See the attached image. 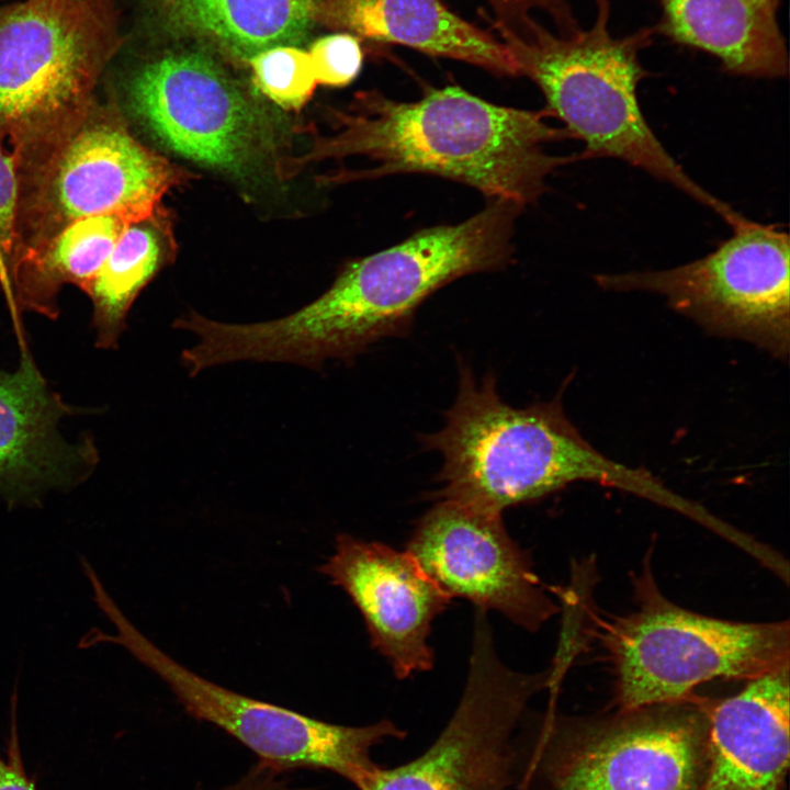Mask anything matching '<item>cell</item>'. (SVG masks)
I'll return each mask as SVG.
<instances>
[{
  "label": "cell",
  "mask_w": 790,
  "mask_h": 790,
  "mask_svg": "<svg viewBox=\"0 0 790 790\" xmlns=\"http://www.w3.org/2000/svg\"><path fill=\"white\" fill-rule=\"evenodd\" d=\"M327 114L334 133L314 134L306 153L282 157L276 176L291 178L312 162L363 156L376 165L335 171L323 182L426 173L522 208L573 158L544 150L546 144L571 137L564 127L546 123L544 112L494 104L455 86L430 89L413 102L376 90L360 92L348 110L329 109Z\"/></svg>",
  "instance_id": "cell-1"
},
{
  "label": "cell",
  "mask_w": 790,
  "mask_h": 790,
  "mask_svg": "<svg viewBox=\"0 0 790 790\" xmlns=\"http://www.w3.org/2000/svg\"><path fill=\"white\" fill-rule=\"evenodd\" d=\"M520 210L490 200L466 221L425 228L352 260L329 289L295 313L263 323L226 324L219 336L222 354L229 362H290L316 369L327 359L352 361L383 338L403 337L418 307L435 292L509 262Z\"/></svg>",
  "instance_id": "cell-2"
},
{
  "label": "cell",
  "mask_w": 790,
  "mask_h": 790,
  "mask_svg": "<svg viewBox=\"0 0 790 790\" xmlns=\"http://www.w3.org/2000/svg\"><path fill=\"white\" fill-rule=\"evenodd\" d=\"M443 458L437 499H452L503 514L565 486L588 481L621 489L686 517L695 503L650 472L600 453L565 415L560 397L517 408L504 402L496 379L479 381L460 361L455 400L444 426L420 438Z\"/></svg>",
  "instance_id": "cell-3"
},
{
  "label": "cell",
  "mask_w": 790,
  "mask_h": 790,
  "mask_svg": "<svg viewBox=\"0 0 790 790\" xmlns=\"http://www.w3.org/2000/svg\"><path fill=\"white\" fill-rule=\"evenodd\" d=\"M610 0H596L592 25L555 35L532 20L522 32L500 26L520 75L542 91L548 114L582 140L586 156L613 158L672 184L711 208L729 225L738 212L692 180L646 121L637 98L648 76L640 53L656 35L654 26L624 36L609 29Z\"/></svg>",
  "instance_id": "cell-4"
},
{
  "label": "cell",
  "mask_w": 790,
  "mask_h": 790,
  "mask_svg": "<svg viewBox=\"0 0 790 790\" xmlns=\"http://www.w3.org/2000/svg\"><path fill=\"white\" fill-rule=\"evenodd\" d=\"M123 42L116 0L0 5V139L21 184L86 117Z\"/></svg>",
  "instance_id": "cell-5"
},
{
  "label": "cell",
  "mask_w": 790,
  "mask_h": 790,
  "mask_svg": "<svg viewBox=\"0 0 790 790\" xmlns=\"http://www.w3.org/2000/svg\"><path fill=\"white\" fill-rule=\"evenodd\" d=\"M710 701L522 716L512 790H700Z\"/></svg>",
  "instance_id": "cell-6"
},
{
  "label": "cell",
  "mask_w": 790,
  "mask_h": 790,
  "mask_svg": "<svg viewBox=\"0 0 790 790\" xmlns=\"http://www.w3.org/2000/svg\"><path fill=\"white\" fill-rule=\"evenodd\" d=\"M632 583L635 608L597 619L616 710L685 700L710 680L747 681L790 666L788 621L740 622L685 609L663 595L648 563Z\"/></svg>",
  "instance_id": "cell-7"
},
{
  "label": "cell",
  "mask_w": 790,
  "mask_h": 790,
  "mask_svg": "<svg viewBox=\"0 0 790 790\" xmlns=\"http://www.w3.org/2000/svg\"><path fill=\"white\" fill-rule=\"evenodd\" d=\"M127 101L162 146L236 180L275 174L289 140L281 113L202 49L143 64L128 80Z\"/></svg>",
  "instance_id": "cell-8"
},
{
  "label": "cell",
  "mask_w": 790,
  "mask_h": 790,
  "mask_svg": "<svg viewBox=\"0 0 790 790\" xmlns=\"http://www.w3.org/2000/svg\"><path fill=\"white\" fill-rule=\"evenodd\" d=\"M103 616L114 633L98 629L93 634L97 645L123 647L169 686L189 715L224 731L250 749L259 764L280 774L326 770L359 789L380 766L371 756L372 749L386 740L406 737V732L391 720L363 726L339 725L224 688L162 652L117 603L106 605Z\"/></svg>",
  "instance_id": "cell-9"
},
{
  "label": "cell",
  "mask_w": 790,
  "mask_h": 790,
  "mask_svg": "<svg viewBox=\"0 0 790 790\" xmlns=\"http://www.w3.org/2000/svg\"><path fill=\"white\" fill-rule=\"evenodd\" d=\"M695 261L665 270L599 273L606 291L650 292L719 336L742 339L785 360L790 350L789 235L746 217Z\"/></svg>",
  "instance_id": "cell-10"
},
{
  "label": "cell",
  "mask_w": 790,
  "mask_h": 790,
  "mask_svg": "<svg viewBox=\"0 0 790 790\" xmlns=\"http://www.w3.org/2000/svg\"><path fill=\"white\" fill-rule=\"evenodd\" d=\"M191 178L138 142L115 111L94 103L22 187L29 188L20 205L22 253L79 218H149L161 210L166 193Z\"/></svg>",
  "instance_id": "cell-11"
},
{
  "label": "cell",
  "mask_w": 790,
  "mask_h": 790,
  "mask_svg": "<svg viewBox=\"0 0 790 790\" xmlns=\"http://www.w3.org/2000/svg\"><path fill=\"white\" fill-rule=\"evenodd\" d=\"M552 668L524 674L498 657L486 612L476 609L467 679L445 727L415 759L379 766L359 790H509L517 732L528 702L551 687Z\"/></svg>",
  "instance_id": "cell-12"
},
{
  "label": "cell",
  "mask_w": 790,
  "mask_h": 790,
  "mask_svg": "<svg viewBox=\"0 0 790 790\" xmlns=\"http://www.w3.org/2000/svg\"><path fill=\"white\" fill-rule=\"evenodd\" d=\"M407 551L452 598L500 612L529 632L558 611L499 512L438 499L417 521Z\"/></svg>",
  "instance_id": "cell-13"
},
{
  "label": "cell",
  "mask_w": 790,
  "mask_h": 790,
  "mask_svg": "<svg viewBox=\"0 0 790 790\" xmlns=\"http://www.w3.org/2000/svg\"><path fill=\"white\" fill-rule=\"evenodd\" d=\"M317 571L348 594L364 619L371 645L397 678L432 667L431 623L452 597L408 551L343 533Z\"/></svg>",
  "instance_id": "cell-14"
},
{
  "label": "cell",
  "mask_w": 790,
  "mask_h": 790,
  "mask_svg": "<svg viewBox=\"0 0 790 790\" xmlns=\"http://www.w3.org/2000/svg\"><path fill=\"white\" fill-rule=\"evenodd\" d=\"M789 667L710 701L700 790H781L790 757Z\"/></svg>",
  "instance_id": "cell-15"
},
{
  "label": "cell",
  "mask_w": 790,
  "mask_h": 790,
  "mask_svg": "<svg viewBox=\"0 0 790 790\" xmlns=\"http://www.w3.org/2000/svg\"><path fill=\"white\" fill-rule=\"evenodd\" d=\"M64 405L29 360L0 373V496L10 505H35L44 494L77 482L80 447L57 431Z\"/></svg>",
  "instance_id": "cell-16"
},
{
  "label": "cell",
  "mask_w": 790,
  "mask_h": 790,
  "mask_svg": "<svg viewBox=\"0 0 790 790\" xmlns=\"http://www.w3.org/2000/svg\"><path fill=\"white\" fill-rule=\"evenodd\" d=\"M319 23L497 75H520L504 42L460 18L441 0H321Z\"/></svg>",
  "instance_id": "cell-17"
},
{
  "label": "cell",
  "mask_w": 790,
  "mask_h": 790,
  "mask_svg": "<svg viewBox=\"0 0 790 790\" xmlns=\"http://www.w3.org/2000/svg\"><path fill=\"white\" fill-rule=\"evenodd\" d=\"M656 35L715 57L724 71L783 78L789 71L778 22L781 0H657Z\"/></svg>",
  "instance_id": "cell-18"
},
{
  "label": "cell",
  "mask_w": 790,
  "mask_h": 790,
  "mask_svg": "<svg viewBox=\"0 0 790 790\" xmlns=\"http://www.w3.org/2000/svg\"><path fill=\"white\" fill-rule=\"evenodd\" d=\"M159 25L226 59L248 64L275 46L294 45L319 23L321 0H151Z\"/></svg>",
  "instance_id": "cell-19"
},
{
  "label": "cell",
  "mask_w": 790,
  "mask_h": 790,
  "mask_svg": "<svg viewBox=\"0 0 790 790\" xmlns=\"http://www.w3.org/2000/svg\"><path fill=\"white\" fill-rule=\"evenodd\" d=\"M129 223L116 215L79 218L46 240L23 251L10 290L16 301L48 316L56 315L55 296L64 283L80 289L100 270Z\"/></svg>",
  "instance_id": "cell-20"
},
{
  "label": "cell",
  "mask_w": 790,
  "mask_h": 790,
  "mask_svg": "<svg viewBox=\"0 0 790 790\" xmlns=\"http://www.w3.org/2000/svg\"><path fill=\"white\" fill-rule=\"evenodd\" d=\"M176 242L167 213L129 223L97 274L81 287L94 306L97 345L113 347L138 293L170 261Z\"/></svg>",
  "instance_id": "cell-21"
},
{
  "label": "cell",
  "mask_w": 790,
  "mask_h": 790,
  "mask_svg": "<svg viewBox=\"0 0 790 790\" xmlns=\"http://www.w3.org/2000/svg\"><path fill=\"white\" fill-rule=\"evenodd\" d=\"M247 65L256 90L283 111L301 110L318 84L308 52L294 45L263 50Z\"/></svg>",
  "instance_id": "cell-22"
},
{
  "label": "cell",
  "mask_w": 790,
  "mask_h": 790,
  "mask_svg": "<svg viewBox=\"0 0 790 790\" xmlns=\"http://www.w3.org/2000/svg\"><path fill=\"white\" fill-rule=\"evenodd\" d=\"M20 205L19 168L0 139V278L9 287L22 253Z\"/></svg>",
  "instance_id": "cell-23"
},
{
  "label": "cell",
  "mask_w": 790,
  "mask_h": 790,
  "mask_svg": "<svg viewBox=\"0 0 790 790\" xmlns=\"http://www.w3.org/2000/svg\"><path fill=\"white\" fill-rule=\"evenodd\" d=\"M317 83L345 87L359 75L363 54L359 37L343 32L315 41L308 50Z\"/></svg>",
  "instance_id": "cell-24"
},
{
  "label": "cell",
  "mask_w": 790,
  "mask_h": 790,
  "mask_svg": "<svg viewBox=\"0 0 790 790\" xmlns=\"http://www.w3.org/2000/svg\"><path fill=\"white\" fill-rule=\"evenodd\" d=\"M10 733L5 759L0 755V790H38L23 765L18 732V695L11 696Z\"/></svg>",
  "instance_id": "cell-25"
},
{
  "label": "cell",
  "mask_w": 790,
  "mask_h": 790,
  "mask_svg": "<svg viewBox=\"0 0 790 790\" xmlns=\"http://www.w3.org/2000/svg\"><path fill=\"white\" fill-rule=\"evenodd\" d=\"M282 775L283 774L257 763L237 781L213 790H313L306 787L294 786Z\"/></svg>",
  "instance_id": "cell-26"
}]
</instances>
